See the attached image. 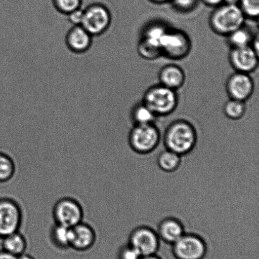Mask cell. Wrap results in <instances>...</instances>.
Returning a JSON list of instances; mask_svg holds the SVG:
<instances>
[{"mask_svg": "<svg viewBox=\"0 0 259 259\" xmlns=\"http://www.w3.org/2000/svg\"><path fill=\"white\" fill-rule=\"evenodd\" d=\"M72 240L70 248L78 252H85L95 245L97 235L92 226L84 222L71 228Z\"/></svg>", "mask_w": 259, "mask_h": 259, "instance_id": "cell-13", "label": "cell"}, {"mask_svg": "<svg viewBox=\"0 0 259 259\" xmlns=\"http://www.w3.org/2000/svg\"><path fill=\"white\" fill-rule=\"evenodd\" d=\"M22 220V210L19 203L11 198H0V240L19 232Z\"/></svg>", "mask_w": 259, "mask_h": 259, "instance_id": "cell-8", "label": "cell"}, {"mask_svg": "<svg viewBox=\"0 0 259 259\" xmlns=\"http://www.w3.org/2000/svg\"><path fill=\"white\" fill-rule=\"evenodd\" d=\"M141 259H161L159 257H157L156 254L150 255L147 256H144V257H142Z\"/></svg>", "mask_w": 259, "mask_h": 259, "instance_id": "cell-36", "label": "cell"}, {"mask_svg": "<svg viewBox=\"0 0 259 259\" xmlns=\"http://www.w3.org/2000/svg\"><path fill=\"white\" fill-rule=\"evenodd\" d=\"M16 166L11 157L0 152V183L9 182L14 177Z\"/></svg>", "mask_w": 259, "mask_h": 259, "instance_id": "cell-23", "label": "cell"}, {"mask_svg": "<svg viewBox=\"0 0 259 259\" xmlns=\"http://www.w3.org/2000/svg\"><path fill=\"white\" fill-rule=\"evenodd\" d=\"M93 36L82 25H73L65 35V44L71 52L83 54L90 50Z\"/></svg>", "mask_w": 259, "mask_h": 259, "instance_id": "cell-14", "label": "cell"}, {"mask_svg": "<svg viewBox=\"0 0 259 259\" xmlns=\"http://www.w3.org/2000/svg\"><path fill=\"white\" fill-rule=\"evenodd\" d=\"M142 256L131 245L123 246L119 250L118 259H141Z\"/></svg>", "mask_w": 259, "mask_h": 259, "instance_id": "cell-29", "label": "cell"}, {"mask_svg": "<svg viewBox=\"0 0 259 259\" xmlns=\"http://www.w3.org/2000/svg\"><path fill=\"white\" fill-rule=\"evenodd\" d=\"M172 245V250L177 259H202L207 252L204 240L194 234L185 233Z\"/></svg>", "mask_w": 259, "mask_h": 259, "instance_id": "cell-9", "label": "cell"}, {"mask_svg": "<svg viewBox=\"0 0 259 259\" xmlns=\"http://www.w3.org/2000/svg\"><path fill=\"white\" fill-rule=\"evenodd\" d=\"M169 26L164 22L155 21L150 23L142 30L141 37L146 38L159 43Z\"/></svg>", "mask_w": 259, "mask_h": 259, "instance_id": "cell-24", "label": "cell"}, {"mask_svg": "<svg viewBox=\"0 0 259 259\" xmlns=\"http://www.w3.org/2000/svg\"><path fill=\"white\" fill-rule=\"evenodd\" d=\"M161 134L154 124L134 125L130 132L128 142L137 153H151L158 145Z\"/></svg>", "mask_w": 259, "mask_h": 259, "instance_id": "cell-6", "label": "cell"}, {"mask_svg": "<svg viewBox=\"0 0 259 259\" xmlns=\"http://www.w3.org/2000/svg\"><path fill=\"white\" fill-rule=\"evenodd\" d=\"M129 245L134 248L142 257L156 254L159 245V237L157 233L151 228H137L129 237Z\"/></svg>", "mask_w": 259, "mask_h": 259, "instance_id": "cell-10", "label": "cell"}, {"mask_svg": "<svg viewBox=\"0 0 259 259\" xmlns=\"http://www.w3.org/2000/svg\"><path fill=\"white\" fill-rule=\"evenodd\" d=\"M200 0H171L175 9L181 12H189L197 7Z\"/></svg>", "mask_w": 259, "mask_h": 259, "instance_id": "cell-28", "label": "cell"}, {"mask_svg": "<svg viewBox=\"0 0 259 259\" xmlns=\"http://www.w3.org/2000/svg\"><path fill=\"white\" fill-rule=\"evenodd\" d=\"M246 18L238 5L223 4L214 8L209 17V25L213 32L228 36L245 24Z\"/></svg>", "mask_w": 259, "mask_h": 259, "instance_id": "cell-2", "label": "cell"}, {"mask_svg": "<svg viewBox=\"0 0 259 259\" xmlns=\"http://www.w3.org/2000/svg\"><path fill=\"white\" fill-rule=\"evenodd\" d=\"M255 35L244 24L228 35V42L231 48L247 47L252 45Z\"/></svg>", "mask_w": 259, "mask_h": 259, "instance_id": "cell-19", "label": "cell"}, {"mask_svg": "<svg viewBox=\"0 0 259 259\" xmlns=\"http://www.w3.org/2000/svg\"><path fill=\"white\" fill-rule=\"evenodd\" d=\"M229 60L235 71L250 73L258 67V53L251 46L231 48Z\"/></svg>", "mask_w": 259, "mask_h": 259, "instance_id": "cell-12", "label": "cell"}, {"mask_svg": "<svg viewBox=\"0 0 259 259\" xmlns=\"http://www.w3.org/2000/svg\"><path fill=\"white\" fill-rule=\"evenodd\" d=\"M149 1L153 3L154 4L161 5L170 3L171 0H149Z\"/></svg>", "mask_w": 259, "mask_h": 259, "instance_id": "cell-33", "label": "cell"}, {"mask_svg": "<svg viewBox=\"0 0 259 259\" xmlns=\"http://www.w3.org/2000/svg\"><path fill=\"white\" fill-rule=\"evenodd\" d=\"M142 102L157 117L166 116L174 113L179 104L177 91L161 84L153 85L144 93Z\"/></svg>", "mask_w": 259, "mask_h": 259, "instance_id": "cell-3", "label": "cell"}, {"mask_svg": "<svg viewBox=\"0 0 259 259\" xmlns=\"http://www.w3.org/2000/svg\"><path fill=\"white\" fill-rule=\"evenodd\" d=\"M225 115L232 120H239L244 116L246 105L244 101L230 99L223 107Z\"/></svg>", "mask_w": 259, "mask_h": 259, "instance_id": "cell-25", "label": "cell"}, {"mask_svg": "<svg viewBox=\"0 0 259 259\" xmlns=\"http://www.w3.org/2000/svg\"><path fill=\"white\" fill-rule=\"evenodd\" d=\"M240 0H224L223 4L233 5H238L239 4Z\"/></svg>", "mask_w": 259, "mask_h": 259, "instance_id": "cell-34", "label": "cell"}, {"mask_svg": "<svg viewBox=\"0 0 259 259\" xmlns=\"http://www.w3.org/2000/svg\"><path fill=\"white\" fill-rule=\"evenodd\" d=\"M254 89L255 84L250 73L235 71L226 83V90L230 98L244 102L252 96Z\"/></svg>", "mask_w": 259, "mask_h": 259, "instance_id": "cell-11", "label": "cell"}, {"mask_svg": "<svg viewBox=\"0 0 259 259\" xmlns=\"http://www.w3.org/2000/svg\"><path fill=\"white\" fill-rule=\"evenodd\" d=\"M207 6L210 7H217L222 5L224 2V0H200Z\"/></svg>", "mask_w": 259, "mask_h": 259, "instance_id": "cell-31", "label": "cell"}, {"mask_svg": "<svg viewBox=\"0 0 259 259\" xmlns=\"http://www.w3.org/2000/svg\"><path fill=\"white\" fill-rule=\"evenodd\" d=\"M238 6L246 19L257 20L259 15V0H240Z\"/></svg>", "mask_w": 259, "mask_h": 259, "instance_id": "cell-27", "label": "cell"}, {"mask_svg": "<svg viewBox=\"0 0 259 259\" xmlns=\"http://www.w3.org/2000/svg\"><path fill=\"white\" fill-rule=\"evenodd\" d=\"M0 259H17V257L2 250H0Z\"/></svg>", "mask_w": 259, "mask_h": 259, "instance_id": "cell-32", "label": "cell"}, {"mask_svg": "<svg viewBox=\"0 0 259 259\" xmlns=\"http://www.w3.org/2000/svg\"><path fill=\"white\" fill-rule=\"evenodd\" d=\"M53 6L60 14L68 15L80 9L82 0H52Z\"/></svg>", "mask_w": 259, "mask_h": 259, "instance_id": "cell-26", "label": "cell"}, {"mask_svg": "<svg viewBox=\"0 0 259 259\" xmlns=\"http://www.w3.org/2000/svg\"><path fill=\"white\" fill-rule=\"evenodd\" d=\"M158 79L161 85L177 91L184 85L186 75L184 69L179 65L170 63L161 68Z\"/></svg>", "mask_w": 259, "mask_h": 259, "instance_id": "cell-15", "label": "cell"}, {"mask_svg": "<svg viewBox=\"0 0 259 259\" xmlns=\"http://www.w3.org/2000/svg\"><path fill=\"white\" fill-rule=\"evenodd\" d=\"M162 57L181 60L189 54L192 42L184 30L169 27L160 42Z\"/></svg>", "mask_w": 259, "mask_h": 259, "instance_id": "cell-4", "label": "cell"}, {"mask_svg": "<svg viewBox=\"0 0 259 259\" xmlns=\"http://www.w3.org/2000/svg\"><path fill=\"white\" fill-rule=\"evenodd\" d=\"M181 156L166 149L159 155L157 164L160 169L165 172H174L179 168L181 164Z\"/></svg>", "mask_w": 259, "mask_h": 259, "instance_id": "cell-22", "label": "cell"}, {"mask_svg": "<svg viewBox=\"0 0 259 259\" xmlns=\"http://www.w3.org/2000/svg\"><path fill=\"white\" fill-rule=\"evenodd\" d=\"M197 139L194 126L185 119H177L167 127L164 140L166 149L182 156L194 149Z\"/></svg>", "mask_w": 259, "mask_h": 259, "instance_id": "cell-1", "label": "cell"}, {"mask_svg": "<svg viewBox=\"0 0 259 259\" xmlns=\"http://www.w3.org/2000/svg\"><path fill=\"white\" fill-rule=\"evenodd\" d=\"M137 52L142 58L147 60H154L162 57L159 43L143 37L141 38L137 45Z\"/></svg>", "mask_w": 259, "mask_h": 259, "instance_id": "cell-20", "label": "cell"}, {"mask_svg": "<svg viewBox=\"0 0 259 259\" xmlns=\"http://www.w3.org/2000/svg\"><path fill=\"white\" fill-rule=\"evenodd\" d=\"M17 259H35L33 256L31 255L27 254V253H25L24 254L20 255L19 257H17Z\"/></svg>", "mask_w": 259, "mask_h": 259, "instance_id": "cell-35", "label": "cell"}, {"mask_svg": "<svg viewBox=\"0 0 259 259\" xmlns=\"http://www.w3.org/2000/svg\"><path fill=\"white\" fill-rule=\"evenodd\" d=\"M50 239L52 244L59 249L65 250L70 248L72 240L71 228L55 224L51 228Z\"/></svg>", "mask_w": 259, "mask_h": 259, "instance_id": "cell-18", "label": "cell"}, {"mask_svg": "<svg viewBox=\"0 0 259 259\" xmlns=\"http://www.w3.org/2000/svg\"><path fill=\"white\" fill-rule=\"evenodd\" d=\"M111 22L110 9L101 3H95L83 9L81 25L93 37L105 34L110 27Z\"/></svg>", "mask_w": 259, "mask_h": 259, "instance_id": "cell-5", "label": "cell"}, {"mask_svg": "<svg viewBox=\"0 0 259 259\" xmlns=\"http://www.w3.org/2000/svg\"><path fill=\"white\" fill-rule=\"evenodd\" d=\"M157 234L165 242L172 245L185 234L184 225L175 218H166L160 223Z\"/></svg>", "mask_w": 259, "mask_h": 259, "instance_id": "cell-16", "label": "cell"}, {"mask_svg": "<svg viewBox=\"0 0 259 259\" xmlns=\"http://www.w3.org/2000/svg\"><path fill=\"white\" fill-rule=\"evenodd\" d=\"M69 22L73 25H81L83 19V9H79L67 15Z\"/></svg>", "mask_w": 259, "mask_h": 259, "instance_id": "cell-30", "label": "cell"}, {"mask_svg": "<svg viewBox=\"0 0 259 259\" xmlns=\"http://www.w3.org/2000/svg\"><path fill=\"white\" fill-rule=\"evenodd\" d=\"M1 240L2 250L15 257H19L26 252L27 241L19 231L6 236Z\"/></svg>", "mask_w": 259, "mask_h": 259, "instance_id": "cell-17", "label": "cell"}, {"mask_svg": "<svg viewBox=\"0 0 259 259\" xmlns=\"http://www.w3.org/2000/svg\"><path fill=\"white\" fill-rule=\"evenodd\" d=\"M157 118L151 109L142 101L135 105L131 112V119L134 125L154 124Z\"/></svg>", "mask_w": 259, "mask_h": 259, "instance_id": "cell-21", "label": "cell"}, {"mask_svg": "<svg viewBox=\"0 0 259 259\" xmlns=\"http://www.w3.org/2000/svg\"><path fill=\"white\" fill-rule=\"evenodd\" d=\"M55 224L72 228L83 221L84 212L82 205L72 197H63L55 203L53 209Z\"/></svg>", "mask_w": 259, "mask_h": 259, "instance_id": "cell-7", "label": "cell"}]
</instances>
